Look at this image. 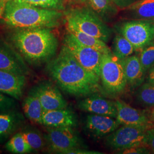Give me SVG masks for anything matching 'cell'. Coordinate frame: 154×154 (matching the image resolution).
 <instances>
[{
    "mask_svg": "<svg viewBox=\"0 0 154 154\" xmlns=\"http://www.w3.org/2000/svg\"><path fill=\"white\" fill-rule=\"evenodd\" d=\"M6 1H8L9 0H6ZM15 1L23 2H25V3H28L29 4L35 6H38V0H15Z\"/></svg>",
    "mask_w": 154,
    "mask_h": 154,
    "instance_id": "37",
    "label": "cell"
},
{
    "mask_svg": "<svg viewBox=\"0 0 154 154\" xmlns=\"http://www.w3.org/2000/svg\"><path fill=\"white\" fill-rule=\"evenodd\" d=\"M63 45L83 67L100 78V68L103 53L82 44L68 32L63 39Z\"/></svg>",
    "mask_w": 154,
    "mask_h": 154,
    "instance_id": "8",
    "label": "cell"
},
{
    "mask_svg": "<svg viewBox=\"0 0 154 154\" xmlns=\"http://www.w3.org/2000/svg\"><path fill=\"white\" fill-rule=\"evenodd\" d=\"M77 1H86V0H77Z\"/></svg>",
    "mask_w": 154,
    "mask_h": 154,
    "instance_id": "38",
    "label": "cell"
},
{
    "mask_svg": "<svg viewBox=\"0 0 154 154\" xmlns=\"http://www.w3.org/2000/svg\"><path fill=\"white\" fill-rule=\"evenodd\" d=\"M135 49L132 44L121 34H116L114 37L112 53L119 60H123L133 54Z\"/></svg>",
    "mask_w": 154,
    "mask_h": 154,
    "instance_id": "23",
    "label": "cell"
},
{
    "mask_svg": "<svg viewBox=\"0 0 154 154\" xmlns=\"http://www.w3.org/2000/svg\"><path fill=\"white\" fill-rule=\"evenodd\" d=\"M78 124L77 116L67 107L44 111L42 117L41 125L49 127H71Z\"/></svg>",
    "mask_w": 154,
    "mask_h": 154,
    "instance_id": "16",
    "label": "cell"
},
{
    "mask_svg": "<svg viewBox=\"0 0 154 154\" xmlns=\"http://www.w3.org/2000/svg\"><path fill=\"white\" fill-rule=\"evenodd\" d=\"M5 147L8 151L13 154H27L33 151L21 132L14 135L6 143Z\"/></svg>",
    "mask_w": 154,
    "mask_h": 154,
    "instance_id": "25",
    "label": "cell"
},
{
    "mask_svg": "<svg viewBox=\"0 0 154 154\" xmlns=\"http://www.w3.org/2000/svg\"><path fill=\"white\" fill-rule=\"evenodd\" d=\"M100 70V81L107 93L117 95L125 90L127 83L121 61L111 51L103 54Z\"/></svg>",
    "mask_w": 154,
    "mask_h": 154,
    "instance_id": "5",
    "label": "cell"
},
{
    "mask_svg": "<svg viewBox=\"0 0 154 154\" xmlns=\"http://www.w3.org/2000/svg\"><path fill=\"white\" fill-rule=\"evenodd\" d=\"M148 82L154 83V65L149 70Z\"/></svg>",
    "mask_w": 154,
    "mask_h": 154,
    "instance_id": "34",
    "label": "cell"
},
{
    "mask_svg": "<svg viewBox=\"0 0 154 154\" xmlns=\"http://www.w3.org/2000/svg\"><path fill=\"white\" fill-rule=\"evenodd\" d=\"M121 61L127 85L132 88L140 86L146 72L143 69L139 57L137 55H132Z\"/></svg>",
    "mask_w": 154,
    "mask_h": 154,
    "instance_id": "17",
    "label": "cell"
},
{
    "mask_svg": "<svg viewBox=\"0 0 154 154\" xmlns=\"http://www.w3.org/2000/svg\"><path fill=\"white\" fill-rule=\"evenodd\" d=\"M139 57L143 69L146 72L154 65V43L149 45L142 50Z\"/></svg>",
    "mask_w": 154,
    "mask_h": 154,
    "instance_id": "27",
    "label": "cell"
},
{
    "mask_svg": "<svg viewBox=\"0 0 154 154\" xmlns=\"http://www.w3.org/2000/svg\"><path fill=\"white\" fill-rule=\"evenodd\" d=\"M38 97L44 111L63 109L67 107L59 89L48 81L39 83L33 88Z\"/></svg>",
    "mask_w": 154,
    "mask_h": 154,
    "instance_id": "11",
    "label": "cell"
},
{
    "mask_svg": "<svg viewBox=\"0 0 154 154\" xmlns=\"http://www.w3.org/2000/svg\"><path fill=\"white\" fill-rule=\"evenodd\" d=\"M50 29H18L11 33L9 40L29 65L40 66L52 60L58 48V39Z\"/></svg>",
    "mask_w": 154,
    "mask_h": 154,
    "instance_id": "2",
    "label": "cell"
},
{
    "mask_svg": "<svg viewBox=\"0 0 154 154\" xmlns=\"http://www.w3.org/2000/svg\"><path fill=\"white\" fill-rule=\"evenodd\" d=\"M27 83V77L0 70V92L20 100Z\"/></svg>",
    "mask_w": 154,
    "mask_h": 154,
    "instance_id": "15",
    "label": "cell"
},
{
    "mask_svg": "<svg viewBox=\"0 0 154 154\" xmlns=\"http://www.w3.org/2000/svg\"><path fill=\"white\" fill-rule=\"evenodd\" d=\"M0 70L26 77L31 74V69L22 56L4 42H0Z\"/></svg>",
    "mask_w": 154,
    "mask_h": 154,
    "instance_id": "10",
    "label": "cell"
},
{
    "mask_svg": "<svg viewBox=\"0 0 154 154\" xmlns=\"http://www.w3.org/2000/svg\"><path fill=\"white\" fill-rule=\"evenodd\" d=\"M6 2V0H0V19L2 18Z\"/></svg>",
    "mask_w": 154,
    "mask_h": 154,
    "instance_id": "35",
    "label": "cell"
},
{
    "mask_svg": "<svg viewBox=\"0 0 154 154\" xmlns=\"http://www.w3.org/2000/svg\"><path fill=\"white\" fill-rule=\"evenodd\" d=\"M119 154H149V150L145 146H134L118 151Z\"/></svg>",
    "mask_w": 154,
    "mask_h": 154,
    "instance_id": "30",
    "label": "cell"
},
{
    "mask_svg": "<svg viewBox=\"0 0 154 154\" xmlns=\"http://www.w3.org/2000/svg\"><path fill=\"white\" fill-rule=\"evenodd\" d=\"M46 127L45 139L53 151L65 154L72 149L81 147L82 143L73 127Z\"/></svg>",
    "mask_w": 154,
    "mask_h": 154,
    "instance_id": "9",
    "label": "cell"
},
{
    "mask_svg": "<svg viewBox=\"0 0 154 154\" xmlns=\"http://www.w3.org/2000/svg\"><path fill=\"white\" fill-rule=\"evenodd\" d=\"M116 5L119 8H126L131 5L135 0H113Z\"/></svg>",
    "mask_w": 154,
    "mask_h": 154,
    "instance_id": "33",
    "label": "cell"
},
{
    "mask_svg": "<svg viewBox=\"0 0 154 154\" xmlns=\"http://www.w3.org/2000/svg\"><path fill=\"white\" fill-rule=\"evenodd\" d=\"M117 29L119 34L132 44L135 51L153 43L154 22L151 20L128 21L121 23Z\"/></svg>",
    "mask_w": 154,
    "mask_h": 154,
    "instance_id": "7",
    "label": "cell"
},
{
    "mask_svg": "<svg viewBox=\"0 0 154 154\" xmlns=\"http://www.w3.org/2000/svg\"><path fill=\"white\" fill-rule=\"evenodd\" d=\"M147 146L149 147L154 152V125L147 130Z\"/></svg>",
    "mask_w": 154,
    "mask_h": 154,
    "instance_id": "31",
    "label": "cell"
},
{
    "mask_svg": "<svg viewBox=\"0 0 154 154\" xmlns=\"http://www.w3.org/2000/svg\"><path fill=\"white\" fill-rule=\"evenodd\" d=\"M78 107L80 110L91 114L109 116L116 118L117 109L116 102L105 98L97 94L87 96L81 100Z\"/></svg>",
    "mask_w": 154,
    "mask_h": 154,
    "instance_id": "13",
    "label": "cell"
},
{
    "mask_svg": "<svg viewBox=\"0 0 154 154\" xmlns=\"http://www.w3.org/2000/svg\"><path fill=\"white\" fill-rule=\"evenodd\" d=\"M85 125L86 131L95 138L107 136L120 126L116 118L94 114L86 116Z\"/></svg>",
    "mask_w": 154,
    "mask_h": 154,
    "instance_id": "14",
    "label": "cell"
},
{
    "mask_svg": "<svg viewBox=\"0 0 154 154\" xmlns=\"http://www.w3.org/2000/svg\"><path fill=\"white\" fill-rule=\"evenodd\" d=\"M137 98L143 105L154 106V83L147 82L141 86L138 90Z\"/></svg>",
    "mask_w": 154,
    "mask_h": 154,
    "instance_id": "26",
    "label": "cell"
},
{
    "mask_svg": "<svg viewBox=\"0 0 154 154\" xmlns=\"http://www.w3.org/2000/svg\"><path fill=\"white\" fill-rule=\"evenodd\" d=\"M102 152H99L96 151H91L86 149H81V147L73 149L66 152L65 154H100Z\"/></svg>",
    "mask_w": 154,
    "mask_h": 154,
    "instance_id": "32",
    "label": "cell"
},
{
    "mask_svg": "<svg viewBox=\"0 0 154 154\" xmlns=\"http://www.w3.org/2000/svg\"><path fill=\"white\" fill-rule=\"evenodd\" d=\"M17 99L6 94L0 92V112L15 110Z\"/></svg>",
    "mask_w": 154,
    "mask_h": 154,
    "instance_id": "28",
    "label": "cell"
},
{
    "mask_svg": "<svg viewBox=\"0 0 154 154\" xmlns=\"http://www.w3.org/2000/svg\"><path fill=\"white\" fill-rule=\"evenodd\" d=\"M66 1V0H38V7L60 11L64 9Z\"/></svg>",
    "mask_w": 154,
    "mask_h": 154,
    "instance_id": "29",
    "label": "cell"
},
{
    "mask_svg": "<svg viewBox=\"0 0 154 154\" xmlns=\"http://www.w3.org/2000/svg\"><path fill=\"white\" fill-rule=\"evenodd\" d=\"M66 22L71 23L78 29L90 35L107 42L112 32L93 11L88 8H78L66 11Z\"/></svg>",
    "mask_w": 154,
    "mask_h": 154,
    "instance_id": "4",
    "label": "cell"
},
{
    "mask_svg": "<svg viewBox=\"0 0 154 154\" xmlns=\"http://www.w3.org/2000/svg\"><path fill=\"white\" fill-rule=\"evenodd\" d=\"M24 122L25 118L22 113L16 110L0 112V140L16 132Z\"/></svg>",
    "mask_w": 154,
    "mask_h": 154,
    "instance_id": "18",
    "label": "cell"
},
{
    "mask_svg": "<svg viewBox=\"0 0 154 154\" xmlns=\"http://www.w3.org/2000/svg\"><path fill=\"white\" fill-rule=\"evenodd\" d=\"M116 119L120 125H131L150 127L154 124L144 112L136 109L121 99H116Z\"/></svg>",
    "mask_w": 154,
    "mask_h": 154,
    "instance_id": "12",
    "label": "cell"
},
{
    "mask_svg": "<svg viewBox=\"0 0 154 154\" xmlns=\"http://www.w3.org/2000/svg\"><path fill=\"white\" fill-rule=\"evenodd\" d=\"M21 132L33 151H38L44 147L45 138L37 128L25 127Z\"/></svg>",
    "mask_w": 154,
    "mask_h": 154,
    "instance_id": "24",
    "label": "cell"
},
{
    "mask_svg": "<svg viewBox=\"0 0 154 154\" xmlns=\"http://www.w3.org/2000/svg\"><path fill=\"white\" fill-rule=\"evenodd\" d=\"M147 116H148L150 121L154 124V106L151 107V108L149 110V112Z\"/></svg>",
    "mask_w": 154,
    "mask_h": 154,
    "instance_id": "36",
    "label": "cell"
},
{
    "mask_svg": "<svg viewBox=\"0 0 154 154\" xmlns=\"http://www.w3.org/2000/svg\"><path fill=\"white\" fill-rule=\"evenodd\" d=\"M66 28L67 32L82 44L97 50L103 54L111 51L103 41L83 33L71 23L66 22Z\"/></svg>",
    "mask_w": 154,
    "mask_h": 154,
    "instance_id": "19",
    "label": "cell"
},
{
    "mask_svg": "<svg viewBox=\"0 0 154 154\" xmlns=\"http://www.w3.org/2000/svg\"><path fill=\"white\" fill-rule=\"evenodd\" d=\"M46 70L68 94L87 97L99 90L100 78L83 67L64 45L59 54L47 63Z\"/></svg>",
    "mask_w": 154,
    "mask_h": 154,
    "instance_id": "1",
    "label": "cell"
},
{
    "mask_svg": "<svg viewBox=\"0 0 154 154\" xmlns=\"http://www.w3.org/2000/svg\"><path fill=\"white\" fill-rule=\"evenodd\" d=\"M129 7L131 15L137 18L154 19V0H140Z\"/></svg>",
    "mask_w": 154,
    "mask_h": 154,
    "instance_id": "22",
    "label": "cell"
},
{
    "mask_svg": "<svg viewBox=\"0 0 154 154\" xmlns=\"http://www.w3.org/2000/svg\"><path fill=\"white\" fill-rule=\"evenodd\" d=\"M63 13L15 0L6 2L2 21L6 26L18 29L53 28L60 25Z\"/></svg>",
    "mask_w": 154,
    "mask_h": 154,
    "instance_id": "3",
    "label": "cell"
},
{
    "mask_svg": "<svg viewBox=\"0 0 154 154\" xmlns=\"http://www.w3.org/2000/svg\"><path fill=\"white\" fill-rule=\"evenodd\" d=\"M90 8L104 21L115 16L117 6L113 0H86Z\"/></svg>",
    "mask_w": 154,
    "mask_h": 154,
    "instance_id": "21",
    "label": "cell"
},
{
    "mask_svg": "<svg viewBox=\"0 0 154 154\" xmlns=\"http://www.w3.org/2000/svg\"><path fill=\"white\" fill-rule=\"evenodd\" d=\"M149 127L122 125L108 135L105 143L117 151L134 146L147 147V133Z\"/></svg>",
    "mask_w": 154,
    "mask_h": 154,
    "instance_id": "6",
    "label": "cell"
},
{
    "mask_svg": "<svg viewBox=\"0 0 154 154\" xmlns=\"http://www.w3.org/2000/svg\"><path fill=\"white\" fill-rule=\"evenodd\" d=\"M22 109L24 115L29 121L41 125L42 117L44 111L38 97L33 88L23 100Z\"/></svg>",
    "mask_w": 154,
    "mask_h": 154,
    "instance_id": "20",
    "label": "cell"
}]
</instances>
